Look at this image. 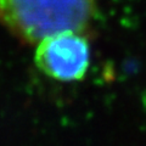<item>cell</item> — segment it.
I'll list each match as a JSON object with an SVG mask.
<instances>
[{"label": "cell", "mask_w": 146, "mask_h": 146, "mask_svg": "<svg viewBox=\"0 0 146 146\" xmlns=\"http://www.w3.org/2000/svg\"><path fill=\"white\" fill-rule=\"evenodd\" d=\"M96 11L98 0H0V23L22 42L38 44L65 31L86 33Z\"/></svg>", "instance_id": "6da1fadb"}, {"label": "cell", "mask_w": 146, "mask_h": 146, "mask_svg": "<svg viewBox=\"0 0 146 146\" xmlns=\"http://www.w3.org/2000/svg\"><path fill=\"white\" fill-rule=\"evenodd\" d=\"M36 45V67L55 80L77 82L89 70L90 45L85 32H60L42 39Z\"/></svg>", "instance_id": "7a4b0ae2"}]
</instances>
